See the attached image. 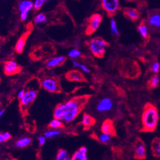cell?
Returning a JSON list of instances; mask_svg holds the SVG:
<instances>
[{
  "label": "cell",
  "mask_w": 160,
  "mask_h": 160,
  "mask_svg": "<svg viewBox=\"0 0 160 160\" xmlns=\"http://www.w3.org/2000/svg\"><path fill=\"white\" fill-rule=\"evenodd\" d=\"M88 100V97H79L59 104L54 109V118L65 123L73 121L82 111Z\"/></svg>",
  "instance_id": "1"
},
{
  "label": "cell",
  "mask_w": 160,
  "mask_h": 160,
  "mask_svg": "<svg viewBox=\"0 0 160 160\" xmlns=\"http://www.w3.org/2000/svg\"><path fill=\"white\" fill-rule=\"evenodd\" d=\"M159 121L158 109L151 104L146 105L142 116L143 130L153 132L156 130Z\"/></svg>",
  "instance_id": "2"
},
{
  "label": "cell",
  "mask_w": 160,
  "mask_h": 160,
  "mask_svg": "<svg viewBox=\"0 0 160 160\" xmlns=\"http://www.w3.org/2000/svg\"><path fill=\"white\" fill-rule=\"evenodd\" d=\"M108 43L101 38H94L88 42L91 53L97 58H102L105 52Z\"/></svg>",
  "instance_id": "3"
},
{
  "label": "cell",
  "mask_w": 160,
  "mask_h": 160,
  "mask_svg": "<svg viewBox=\"0 0 160 160\" xmlns=\"http://www.w3.org/2000/svg\"><path fill=\"white\" fill-rule=\"evenodd\" d=\"M41 86L48 92H59L61 89L58 79L54 77H45L41 81Z\"/></svg>",
  "instance_id": "4"
},
{
  "label": "cell",
  "mask_w": 160,
  "mask_h": 160,
  "mask_svg": "<svg viewBox=\"0 0 160 160\" xmlns=\"http://www.w3.org/2000/svg\"><path fill=\"white\" fill-rule=\"evenodd\" d=\"M102 19V16L100 13H94L92 15L89 19L86 29V33L88 35H90L94 33L95 31H97L100 28Z\"/></svg>",
  "instance_id": "5"
},
{
  "label": "cell",
  "mask_w": 160,
  "mask_h": 160,
  "mask_svg": "<svg viewBox=\"0 0 160 160\" xmlns=\"http://www.w3.org/2000/svg\"><path fill=\"white\" fill-rule=\"evenodd\" d=\"M38 94V91L35 89H29L26 91L23 97L20 99V105L22 110H26L34 102Z\"/></svg>",
  "instance_id": "6"
},
{
  "label": "cell",
  "mask_w": 160,
  "mask_h": 160,
  "mask_svg": "<svg viewBox=\"0 0 160 160\" xmlns=\"http://www.w3.org/2000/svg\"><path fill=\"white\" fill-rule=\"evenodd\" d=\"M101 5L109 15L116 14L120 9L119 0H101Z\"/></svg>",
  "instance_id": "7"
},
{
  "label": "cell",
  "mask_w": 160,
  "mask_h": 160,
  "mask_svg": "<svg viewBox=\"0 0 160 160\" xmlns=\"http://www.w3.org/2000/svg\"><path fill=\"white\" fill-rule=\"evenodd\" d=\"M20 12V18L22 21H25L30 11L33 8V2L31 0H22L18 6Z\"/></svg>",
  "instance_id": "8"
},
{
  "label": "cell",
  "mask_w": 160,
  "mask_h": 160,
  "mask_svg": "<svg viewBox=\"0 0 160 160\" xmlns=\"http://www.w3.org/2000/svg\"><path fill=\"white\" fill-rule=\"evenodd\" d=\"M21 70V67L13 60H9L5 62L4 72L7 75L10 76L19 73Z\"/></svg>",
  "instance_id": "9"
},
{
  "label": "cell",
  "mask_w": 160,
  "mask_h": 160,
  "mask_svg": "<svg viewBox=\"0 0 160 160\" xmlns=\"http://www.w3.org/2000/svg\"><path fill=\"white\" fill-rule=\"evenodd\" d=\"M114 103L110 98H103L100 100L97 105V110L98 112H107L112 109Z\"/></svg>",
  "instance_id": "10"
},
{
  "label": "cell",
  "mask_w": 160,
  "mask_h": 160,
  "mask_svg": "<svg viewBox=\"0 0 160 160\" xmlns=\"http://www.w3.org/2000/svg\"><path fill=\"white\" fill-rule=\"evenodd\" d=\"M66 78L67 80L72 82H82L86 81V78L83 74L78 70H71L67 73Z\"/></svg>",
  "instance_id": "11"
},
{
  "label": "cell",
  "mask_w": 160,
  "mask_h": 160,
  "mask_svg": "<svg viewBox=\"0 0 160 160\" xmlns=\"http://www.w3.org/2000/svg\"><path fill=\"white\" fill-rule=\"evenodd\" d=\"M148 24L151 28L160 30V12L151 13L148 19Z\"/></svg>",
  "instance_id": "12"
},
{
  "label": "cell",
  "mask_w": 160,
  "mask_h": 160,
  "mask_svg": "<svg viewBox=\"0 0 160 160\" xmlns=\"http://www.w3.org/2000/svg\"><path fill=\"white\" fill-rule=\"evenodd\" d=\"M29 34V32H26V33H24L18 40L17 43L15 44V51L17 53L21 54L23 52L24 47L26 43L27 39L28 38Z\"/></svg>",
  "instance_id": "13"
},
{
  "label": "cell",
  "mask_w": 160,
  "mask_h": 160,
  "mask_svg": "<svg viewBox=\"0 0 160 160\" xmlns=\"http://www.w3.org/2000/svg\"><path fill=\"white\" fill-rule=\"evenodd\" d=\"M66 58L63 56L52 58L48 60L46 62V67L49 68H52L61 66L65 62Z\"/></svg>",
  "instance_id": "14"
},
{
  "label": "cell",
  "mask_w": 160,
  "mask_h": 160,
  "mask_svg": "<svg viewBox=\"0 0 160 160\" xmlns=\"http://www.w3.org/2000/svg\"><path fill=\"white\" fill-rule=\"evenodd\" d=\"M101 130L102 133L110 135L111 136H114L116 134L113 122L110 120H106L103 122Z\"/></svg>",
  "instance_id": "15"
},
{
  "label": "cell",
  "mask_w": 160,
  "mask_h": 160,
  "mask_svg": "<svg viewBox=\"0 0 160 160\" xmlns=\"http://www.w3.org/2000/svg\"><path fill=\"white\" fill-rule=\"evenodd\" d=\"M135 156L138 159H145L146 156V148L145 145L141 142H137L135 146Z\"/></svg>",
  "instance_id": "16"
},
{
  "label": "cell",
  "mask_w": 160,
  "mask_h": 160,
  "mask_svg": "<svg viewBox=\"0 0 160 160\" xmlns=\"http://www.w3.org/2000/svg\"><path fill=\"white\" fill-rule=\"evenodd\" d=\"M88 149L86 147H81L79 148L72 156V160H87Z\"/></svg>",
  "instance_id": "17"
},
{
  "label": "cell",
  "mask_w": 160,
  "mask_h": 160,
  "mask_svg": "<svg viewBox=\"0 0 160 160\" xmlns=\"http://www.w3.org/2000/svg\"><path fill=\"white\" fill-rule=\"evenodd\" d=\"M124 15L126 16L128 18L130 19L132 21H137L139 18V12L135 8H126L124 12Z\"/></svg>",
  "instance_id": "18"
},
{
  "label": "cell",
  "mask_w": 160,
  "mask_h": 160,
  "mask_svg": "<svg viewBox=\"0 0 160 160\" xmlns=\"http://www.w3.org/2000/svg\"><path fill=\"white\" fill-rule=\"evenodd\" d=\"M82 124L86 128H90L95 124V119L88 114H84L81 121Z\"/></svg>",
  "instance_id": "19"
},
{
  "label": "cell",
  "mask_w": 160,
  "mask_h": 160,
  "mask_svg": "<svg viewBox=\"0 0 160 160\" xmlns=\"http://www.w3.org/2000/svg\"><path fill=\"white\" fill-rule=\"evenodd\" d=\"M31 143V139L29 137H22L18 140L15 142V146L18 148H24L29 146Z\"/></svg>",
  "instance_id": "20"
},
{
  "label": "cell",
  "mask_w": 160,
  "mask_h": 160,
  "mask_svg": "<svg viewBox=\"0 0 160 160\" xmlns=\"http://www.w3.org/2000/svg\"><path fill=\"white\" fill-rule=\"evenodd\" d=\"M138 31L143 38H147L149 37V28L145 22H142L138 26Z\"/></svg>",
  "instance_id": "21"
},
{
  "label": "cell",
  "mask_w": 160,
  "mask_h": 160,
  "mask_svg": "<svg viewBox=\"0 0 160 160\" xmlns=\"http://www.w3.org/2000/svg\"><path fill=\"white\" fill-rule=\"evenodd\" d=\"M49 127L51 129L59 130L60 128H62V127H64V124L61 120L54 118L53 119H52L50 121L49 124Z\"/></svg>",
  "instance_id": "22"
},
{
  "label": "cell",
  "mask_w": 160,
  "mask_h": 160,
  "mask_svg": "<svg viewBox=\"0 0 160 160\" xmlns=\"http://www.w3.org/2000/svg\"><path fill=\"white\" fill-rule=\"evenodd\" d=\"M152 149L156 156L160 157V138H156L153 141Z\"/></svg>",
  "instance_id": "23"
},
{
  "label": "cell",
  "mask_w": 160,
  "mask_h": 160,
  "mask_svg": "<svg viewBox=\"0 0 160 160\" xmlns=\"http://www.w3.org/2000/svg\"><path fill=\"white\" fill-rule=\"evenodd\" d=\"M56 160H70L71 158L66 150L60 149L56 155Z\"/></svg>",
  "instance_id": "24"
},
{
  "label": "cell",
  "mask_w": 160,
  "mask_h": 160,
  "mask_svg": "<svg viewBox=\"0 0 160 160\" xmlns=\"http://www.w3.org/2000/svg\"><path fill=\"white\" fill-rule=\"evenodd\" d=\"M47 20V16L43 13H38L34 18V22L36 24L38 25L42 23H45Z\"/></svg>",
  "instance_id": "25"
},
{
  "label": "cell",
  "mask_w": 160,
  "mask_h": 160,
  "mask_svg": "<svg viewBox=\"0 0 160 160\" xmlns=\"http://www.w3.org/2000/svg\"><path fill=\"white\" fill-rule=\"evenodd\" d=\"M160 82V77L158 75H154L153 77H151L150 81L149 82V86L151 88H156L158 86Z\"/></svg>",
  "instance_id": "26"
},
{
  "label": "cell",
  "mask_w": 160,
  "mask_h": 160,
  "mask_svg": "<svg viewBox=\"0 0 160 160\" xmlns=\"http://www.w3.org/2000/svg\"><path fill=\"white\" fill-rule=\"evenodd\" d=\"M72 64L73 65L77 68H79L81 69L82 72H84V73H89L90 72V70L89 69V68H88L84 64H82L81 62H79L78 61H75V60H72Z\"/></svg>",
  "instance_id": "27"
},
{
  "label": "cell",
  "mask_w": 160,
  "mask_h": 160,
  "mask_svg": "<svg viewBox=\"0 0 160 160\" xmlns=\"http://www.w3.org/2000/svg\"><path fill=\"white\" fill-rule=\"evenodd\" d=\"M110 29H111L112 33L115 36H118L119 34V29H118V28L117 26L116 21H115L114 19H112L110 20Z\"/></svg>",
  "instance_id": "28"
},
{
  "label": "cell",
  "mask_w": 160,
  "mask_h": 160,
  "mask_svg": "<svg viewBox=\"0 0 160 160\" xmlns=\"http://www.w3.org/2000/svg\"><path fill=\"white\" fill-rule=\"evenodd\" d=\"M60 131L59 130L56 129H51L49 130H47L45 132L44 136L46 138H52L60 135Z\"/></svg>",
  "instance_id": "29"
},
{
  "label": "cell",
  "mask_w": 160,
  "mask_h": 160,
  "mask_svg": "<svg viewBox=\"0 0 160 160\" xmlns=\"http://www.w3.org/2000/svg\"><path fill=\"white\" fill-rule=\"evenodd\" d=\"M68 57L71 59H77L81 56V52L77 49H73L68 52Z\"/></svg>",
  "instance_id": "30"
},
{
  "label": "cell",
  "mask_w": 160,
  "mask_h": 160,
  "mask_svg": "<svg viewBox=\"0 0 160 160\" xmlns=\"http://www.w3.org/2000/svg\"><path fill=\"white\" fill-rule=\"evenodd\" d=\"M12 138V135L8 132H0V143L7 142Z\"/></svg>",
  "instance_id": "31"
},
{
  "label": "cell",
  "mask_w": 160,
  "mask_h": 160,
  "mask_svg": "<svg viewBox=\"0 0 160 160\" xmlns=\"http://www.w3.org/2000/svg\"><path fill=\"white\" fill-rule=\"evenodd\" d=\"M111 135H108V134H106V133H102L101 135H100L98 137V140H100V142H101L102 143H108L110 139H111Z\"/></svg>",
  "instance_id": "32"
},
{
  "label": "cell",
  "mask_w": 160,
  "mask_h": 160,
  "mask_svg": "<svg viewBox=\"0 0 160 160\" xmlns=\"http://www.w3.org/2000/svg\"><path fill=\"white\" fill-rule=\"evenodd\" d=\"M47 2V0H35L33 2V8L36 10H39Z\"/></svg>",
  "instance_id": "33"
},
{
  "label": "cell",
  "mask_w": 160,
  "mask_h": 160,
  "mask_svg": "<svg viewBox=\"0 0 160 160\" xmlns=\"http://www.w3.org/2000/svg\"><path fill=\"white\" fill-rule=\"evenodd\" d=\"M159 70H160V65L159 64V62H153V64L152 65V67H151L152 72L156 74L159 72Z\"/></svg>",
  "instance_id": "34"
},
{
  "label": "cell",
  "mask_w": 160,
  "mask_h": 160,
  "mask_svg": "<svg viewBox=\"0 0 160 160\" xmlns=\"http://www.w3.org/2000/svg\"><path fill=\"white\" fill-rule=\"evenodd\" d=\"M38 143L41 146H43L45 145L46 142V137L45 136H40L38 137Z\"/></svg>",
  "instance_id": "35"
},
{
  "label": "cell",
  "mask_w": 160,
  "mask_h": 160,
  "mask_svg": "<svg viewBox=\"0 0 160 160\" xmlns=\"http://www.w3.org/2000/svg\"><path fill=\"white\" fill-rule=\"evenodd\" d=\"M25 92H26V91L24 90V89H22V90H21V91L18 92V98H19V99H21V98H22L23 97V96H24V94H25Z\"/></svg>",
  "instance_id": "36"
},
{
  "label": "cell",
  "mask_w": 160,
  "mask_h": 160,
  "mask_svg": "<svg viewBox=\"0 0 160 160\" xmlns=\"http://www.w3.org/2000/svg\"><path fill=\"white\" fill-rule=\"evenodd\" d=\"M4 112H5V110L3 109H1L0 110V119L2 118V117L3 116V115L4 114Z\"/></svg>",
  "instance_id": "37"
},
{
  "label": "cell",
  "mask_w": 160,
  "mask_h": 160,
  "mask_svg": "<svg viewBox=\"0 0 160 160\" xmlns=\"http://www.w3.org/2000/svg\"><path fill=\"white\" fill-rule=\"evenodd\" d=\"M127 1H135V0H127Z\"/></svg>",
  "instance_id": "38"
}]
</instances>
